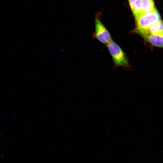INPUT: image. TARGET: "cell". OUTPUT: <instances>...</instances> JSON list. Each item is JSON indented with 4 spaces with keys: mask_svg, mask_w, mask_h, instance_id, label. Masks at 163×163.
Wrapping results in <instances>:
<instances>
[{
    "mask_svg": "<svg viewBox=\"0 0 163 163\" xmlns=\"http://www.w3.org/2000/svg\"><path fill=\"white\" fill-rule=\"evenodd\" d=\"M106 45L112 57L115 67L122 66L125 69L130 67L126 54L117 44L112 40Z\"/></svg>",
    "mask_w": 163,
    "mask_h": 163,
    "instance_id": "obj_1",
    "label": "cell"
},
{
    "mask_svg": "<svg viewBox=\"0 0 163 163\" xmlns=\"http://www.w3.org/2000/svg\"><path fill=\"white\" fill-rule=\"evenodd\" d=\"M136 28L135 32L146 29L155 22L161 19L160 15L157 9L150 12L143 14L135 18Z\"/></svg>",
    "mask_w": 163,
    "mask_h": 163,
    "instance_id": "obj_2",
    "label": "cell"
},
{
    "mask_svg": "<svg viewBox=\"0 0 163 163\" xmlns=\"http://www.w3.org/2000/svg\"><path fill=\"white\" fill-rule=\"evenodd\" d=\"M95 30L93 36L99 41L107 45L112 40L110 34L100 19V15H96L95 20Z\"/></svg>",
    "mask_w": 163,
    "mask_h": 163,
    "instance_id": "obj_3",
    "label": "cell"
},
{
    "mask_svg": "<svg viewBox=\"0 0 163 163\" xmlns=\"http://www.w3.org/2000/svg\"><path fill=\"white\" fill-rule=\"evenodd\" d=\"M153 0H136L132 11L135 18L156 9Z\"/></svg>",
    "mask_w": 163,
    "mask_h": 163,
    "instance_id": "obj_4",
    "label": "cell"
},
{
    "mask_svg": "<svg viewBox=\"0 0 163 163\" xmlns=\"http://www.w3.org/2000/svg\"><path fill=\"white\" fill-rule=\"evenodd\" d=\"M163 32V21L161 19L157 21L147 29L137 32V33L142 37Z\"/></svg>",
    "mask_w": 163,
    "mask_h": 163,
    "instance_id": "obj_5",
    "label": "cell"
},
{
    "mask_svg": "<svg viewBox=\"0 0 163 163\" xmlns=\"http://www.w3.org/2000/svg\"><path fill=\"white\" fill-rule=\"evenodd\" d=\"M142 37L151 45L156 47L163 48V32L145 35Z\"/></svg>",
    "mask_w": 163,
    "mask_h": 163,
    "instance_id": "obj_6",
    "label": "cell"
}]
</instances>
